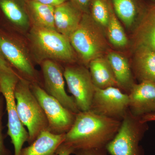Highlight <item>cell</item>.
I'll return each mask as SVG.
<instances>
[{
  "label": "cell",
  "mask_w": 155,
  "mask_h": 155,
  "mask_svg": "<svg viewBox=\"0 0 155 155\" xmlns=\"http://www.w3.org/2000/svg\"><path fill=\"white\" fill-rule=\"evenodd\" d=\"M121 121L95 114L80 111L65 134L64 143L75 150L105 148L119 130Z\"/></svg>",
  "instance_id": "6da1fadb"
},
{
  "label": "cell",
  "mask_w": 155,
  "mask_h": 155,
  "mask_svg": "<svg viewBox=\"0 0 155 155\" xmlns=\"http://www.w3.org/2000/svg\"><path fill=\"white\" fill-rule=\"evenodd\" d=\"M27 38L35 63L40 64L45 60H51L68 65L77 61L69 38L57 31L31 27Z\"/></svg>",
  "instance_id": "7a4b0ae2"
},
{
  "label": "cell",
  "mask_w": 155,
  "mask_h": 155,
  "mask_svg": "<svg viewBox=\"0 0 155 155\" xmlns=\"http://www.w3.org/2000/svg\"><path fill=\"white\" fill-rule=\"evenodd\" d=\"M0 54L21 77L42 87L28 42L17 32L1 26Z\"/></svg>",
  "instance_id": "3957f363"
},
{
  "label": "cell",
  "mask_w": 155,
  "mask_h": 155,
  "mask_svg": "<svg viewBox=\"0 0 155 155\" xmlns=\"http://www.w3.org/2000/svg\"><path fill=\"white\" fill-rule=\"evenodd\" d=\"M30 84L29 81L21 77L14 91L18 116L29 135L28 144L48 128L44 111L32 92Z\"/></svg>",
  "instance_id": "277c9868"
},
{
  "label": "cell",
  "mask_w": 155,
  "mask_h": 155,
  "mask_svg": "<svg viewBox=\"0 0 155 155\" xmlns=\"http://www.w3.org/2000/svg\"><path fill=\"white\" fill-rule=\"evenodd\" d=\"M100 26L90 14H83L79 25L69 37L76 55L87 68L91 61L102 57L107 50V42Z\"/></svg>",
  "instance_id": "5b68a950"
},
{
  "label": "cell",
  "mask_w": 155,
  "mask_h": 155,
  "mask_svg": "<svg viewBox=\"0 0 155 155\" xmlns=\"http://www.w3.org/2000/svg\"><path fill=\"white\" fill-rule=\"evenodd\" d=\"M149 129L148 122L140 117H135L129 111L121 121L119 130L114 138L106 146L111 155H144L140 145Z\"/></svg>",
  "instance_id": "8992f818"
},
{
  "label": "cell",
  "mask_w": 155,
  "mask_h": 155,
  "mask_svg": "<svg viewBox=\"0 0 155 155\" xmlns=\"http://www.w3.org/2000/svg\"><path fill=\"white\" fill-rule=\"evenodd\" d=\"M21 77L17 73L0 71V91L6 104L8 134L14 147V155H19L29 135L19 119L14 95L15 87Z\"/></svg>",
  "instance_id": "52a82bcc"
},
{
  "label": "cell",
  "mask_w": 155,
  "mask_h": 155,
  "mask_svg": "<svg viewBox=\"0 0 155 155\" xmlns=\"http://www.w3.org/2000/svg\"><path fill=\"white\" fill-rule=\"evenodd\" d=\"M30 87L44 111L48 124V130L54 134H66L73 125L76 114L48 94L38 84L31 83Z\"/></svg>",
  "instance_id": "ba28073f"
},
{
  "label": "cell",
  "mask_w": 155,
  "mask_h": 155,
  "mask_svg": "<svg viewBox=\"0 0 155 155\" xmlns=\"http://www.w3.org/2000/svg\"><path fill=\"white\" fill-rule=\"evenodd\" d=\"M64 75L78 110H89L95 87L88 68L83 65L68 64L64 69Z\"/></svg>",
  "instance_id": "9c48e42d"
},
{
  "label": "cell",
  "mask_w": 155,
  "mask_h": 155,
  "mask_svg": "<svg viewBox=\"0 0 155 155\" xmlns=\"http://www.w3.org/2000/svg\"><path fill=\"white\" fill-rule=\"evenodd\" d=\"M128 107V95L119 87H95L90 110L101 116L121 121L127 114Z\"/></svg>",
  "instance_id": "30bf717a"
},
{
  "label": "cell",
  "mask_w": 155,
  "mask_h": 155,
  "mask_svg": "<svg viewBox=\"0 0 155 155\" xmlns=\"http://www.w3.org/2000/svg\"><path fill=\"white\" fill-rule=\"evenodd\" d=\"M42 75L43 88L69 110L77 114L79 111L74 99L65 89L64 69L61 64L56 61L45 60L40 64Z\"/></svg>",
  "instance_id": "8fae6325"
},
{
  "label": "cell",
  "mask_w": 155,
  "mask_h": 155,
  "mask_svg": "<svg viewBox=\"0 0 155 155\" xmlns=\"http://www.w3.org/2000/svg\"><path fill=\"white\" fill-rule=\"evenodd\" d=\"M128 111L135 117L142 118L155 113V83L143 81L135 83L128 93Z\"/></svg>",
  "instance_id": "7c38bea8"
},
{
  "label": "cell",
  "mask_w": 155,
  "mask_h": 155,
  "mask_svg": "<svg viewBox=\"0 0 155 155\" xmlns=\"http://www.w3.org/2000/svg\"><path fill=\"white\" fill-rule=\"evenodd\" d=\"M0 10L7 22L4 28L17 33L30 29L26 5L23 6L20 0H0Z\"/></svg>",
  "instance_id": "4fadbf2b"
},
{
  "label": "cell",
  "mask_w": 155,
  "mask_h": 155,
  "mask_svg": "<svg viewBox=\"0 0 155 155\" xmlns=\"http://www.w3.org/2000/svg\"><path fill=\"white\" fill-rule=\"evenodd\" d=\"M56 30L69 38L77 28L83 13L68 1L54 7Z\"/></svg>",
  "instance_id": "5bb4252c"
},
{
  "label": "cell",
  "mask_w": 155,
  "mask_h": 155,
  "mask_svg": "<svg viewBox=\"0 0 155 155\" xmlns=\"http://www.w3.org/2000/svg\"><path fill=\"white\" fill-rule=\"evenodd\" d=\"M65 134L43 131L28 146L23 148L19 155H58L59 147L65 140Z\"/></svg>",
  "instance_id": "9a60e30c"
},
{
  "label": "cell",
  "mask_w": 155,
  "mask_h": 155,
  "mask_svg": "<svg viewBox=\"0 0 155 155\" xmlns=\"http://www.w3.org/2000/svg\"><path fill=\"white\" fill-rule=\"evenodd\" d=\"M135 48L155 51V3L147 8L136 31Z\"/></svg>",
  "instance_id": "2e32d148"
},
{
  "label": "cell",
  "mask_w": 155,
  "mask_h": 155,
  "mask_svg": "<svg viewBox=\"0 0 155 155\" xmlns=\"http://www.w3.org/2000/svg\"><path fill=\"white\" fill-rule=\"evenodd\" d=\"M118 87L128 94L135 83L128 60L118 53L111 52L107 56Z\"/></svg>",
  "instance_id": "e0dca14e"
},
{
  "label": "cell",
  "mask_w": 155,
  "mask_h": 155,
  "mask_svg": "<svg viewBox=\"0 0 155 155\" xmlns=\"http://www.w3.org/2000/svg\"><path fill=\"white\" fill-rule=\"evenodd\" d=\"M25 2L31 27L56 30L54 7L35 0H29Z\"/></svg>",
  "instance_id": "ac0fdd59"
},
{
  "label": "cell",
  "mask_w": 155,
  "mask_h": 155,
  "mask_svg": "<svg viewBox=\"0 0 155 155\" xmlns=\"http://www.w3.org/2000/svg\"><path fill=\"white\" fill-rule=\"evenodd\" d=\"M133 70L140 81L155 83V51L144 47L136 48Z\"/></svg>",
  "instance_id": "d6986e66"
},
{
  "label": "cell",
  "mask_w": 155,
  "mask_h": 155,
  "mask_svg": "<svg viewBox=\"0 0 155 155\" xmlns=\"http://www.w3.org/2000/svg\"><path fill=\"white\" fill-rule=\"evenodd\" d=\"M88 68L93 83L95 87L104 89L110 87H118L116 78L107 58H96L90 62Z\"/></svg>",
  "instance_id": "ffe728a7"
},
{
  "label": "cell",
  "mask_w": 155,
  "mask_h": 155,
  "mask_svg": "<svg viewBox=\"0 0 155 155\" xmlns=\"http://www.w3.org/2000/svg\"><path fill=\"white\" fill-rule=\"evenodd\" d=\"M108 5L110 11V19L107 28L108 39L116 47H125L128 44L126 33L114 12L110 0H108Z\"/></svg>",
  "instance_id": "44dd1931"
},
{
  "label": "cell",
  "mask_w": 155,
  "mask_h": 155,
  "mask_svg": "<svg viewBox=\"0 0 155 155\" xmlns=\"http://www.w3.org/2000/svg\"><path fill=\"white\" fill-rule=\"evenodd\" d=\"M113 9L116 14L126 27H130L135 22L137 9L133 0H112Z\"/></svg>",
  "instance_id": "7402d4cb"
},
{
  "label": "cell",
  "mask_w": 155,
  "mask_h": 155,
  "mask_svg": "<svg viewBox=\"0 0 155 155\" xmlns=\"http://www.w3.org/2000/svg\"><path fill=\"white\" fill-rule=\"evenodd\" d=\"M90 14L97 24L107 28L110 19V11L107 0H91Z\"/></svg>",
  "instance_id": "603a6c76"
},
{
  "label": "cell",
  "mask_w": 155,
  "mask_h": 155,
  "mask_svg": "<svg viewBox=\"0 0 155 155\" xmlns=\"http://www.w3.org/2000/svg\"><path fill=\"white\" fill-rule=\"evenodd\" d=\"M5 101L4 97L0 96V155H12L11 151L6 147L5 137L3 132V118L4 114Z\"/></svg>",
  "instance_id": "cb8c5ba5"
},
{
  "label": "cell",
  "mask_w": 155,
  "mask_h": 155,
  "mask_svg": "<svg viewBox=\"0 0 155 155\" xmlns=\"http://www.w3.org/2000/svg\"><path fill=\"white\" fill-rule=\"evenodd\" d=\"M75 155H109L106 148L80 149L75 150Z\"/></svg>",
  "instance_id": "d4e9b609"
},
{
  "label": "cell",
  "mask_w": 155,
  "mask_h": 155,
  "mask_svg": "<svg viewBox=\"0 0 155 155\" xmlns=\"http://www.w3.org/2000/svg\"><path fill=\"white\" fill-rule=\"evenodd\" d=\"M83 14H90L91 0H69Z\"/></svg>",
  "instance_id": "484cf974"
},
{
  "label": "cell",
  "mask_w": 155,
  "mask_h": 155,
  "mask_svg": "<svg viewBox=\"0 0 155 155\" xmlns=\"http://www.w3.org/2000/svg\"><path fill=\"white\" fill-rule=\"evenodd\" d=\"M75 151V150L72 147L63 143L58 148L57 153L58 155H71Z\"/></svg>",
  "instance_id": "4316f807"
},
{
  "label": "cell",
  "mask_w": 155,
  "mask_h": 155,
  "mask_svg": "<svg viewBox=\"0 0 155 155\" xmlns=\"http://www.w3.org/2000/svg\"><path fill=\"white\" fill-rule=\"evenodd\" d=\"M0 71L9 72V73H17L16 71L3 58L0 54Z\"/></svg>",
  "instance_id": "83f0119b"
},
{
  "label": "cell",
  "mask_w": 155,
  "mask_h": 155,
  "mask_svg": "<svg viewBox=\"0 0 155 155\" xmlns=\"http://www.w3.org/2000/svg\"><path fill=\"white\" fill-rule=\"evenodd\" d=\"M25 2L29 0H25ZM39 2L42 3V4H45V5H49L55 6L58 5L62 3L65 2L69 0H35Z\"/></svg>",
  "instance_id": "f1b7e54d"
},
{
  "label": "cell",
  "mask_w": 155,
  "mask_h": 155,
  "mask_svg": "<svg viewBox=\"0 0 155 155\" xmlns=\"http://www.w3.org/2000/svg\"><path fill=\"white\" fill-rule=\"evenodd\" d=\"M153 120L154 121H155V114L153 116Z\"/></svg>",
  "instance_id": "f546056e"
},
{
  "label": "cell",
  "mask_w": 155,
  "mask_h": 155,
  "mask_svg": "<svg viewBox=\"0 0 155 155\" xmlns=\"http://www.w3.org/2000/svg\"><path fill=\"white\" fill-rule=\"evenodd\" d=\"M152 1H154V2H155V0H152Z\"/></svg>",
  "instance_id": "4dcf8cb0"
},
{
  "label": "cell",
  "mask_w": 155,
  "mask_h": 155,
  "mask_svg": "<svg viewBox=\"0 0 155 155\" xmlns=\"http://www.w3.org/2000/svg\"><path fill=\"white\" fill-rule=\"evenodd\" d=\"M0 93H1V91H0Z\"/></svg>",
  "instance_id": "1f68e13d"
}]
</instances>
